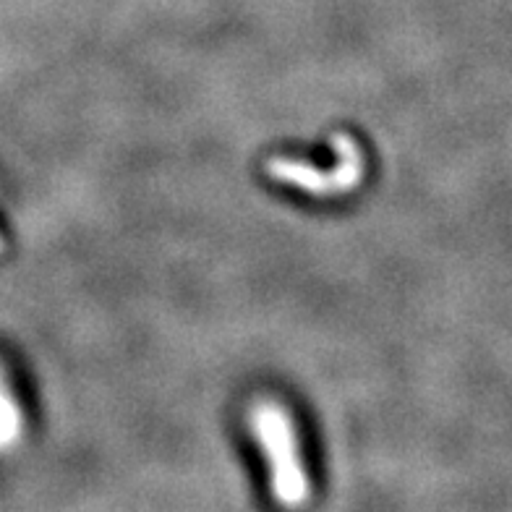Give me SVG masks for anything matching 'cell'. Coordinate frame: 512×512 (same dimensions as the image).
Returning a JSON list of instances; mask_svg holds the SVG:
<instances>
[{
  "label": "cell",
  "instance_id": "277c9868",
  "mask_svg": "<svg viewBox=\"0 0 512 512\" xmlns=\"http://www.w3.org/2000/svg\"><path fill=\"white\" fill-rule=\"evenodd\" d=\"M6 249V241H3V238H0V251Z\"/></svg>",
  "mask_w": 512,
  "mask_h": 512
},
{
  "label": "cell",
  "instance_id": "3957f363",
  "mask_svg": "<svg viewBox=\"0 0 512 512\" xmlns=\"http://www.w3.org/2000/svg\"><path fill=\"white\" fill-rule=\"evenodd\" d=\"M21 413L16 400L8 395L6 387H0V450H6L19 439Z\"/></svg>",
  "mask_w": 512,
  "mask_h": 512
},
{
  "label": "cell",
  "instance_id": "6da1fadb",
  "mask_svg": "<svg viewBox=\"0 0 512 512\" xmlns=\"http://www.w3.org/2000/svg\"><path fill=\"white\" fill-rule=\"evenodd\" d=\"M251 426L262 442L272 468V492L288 507L304 505L309 497L304 465L298 460L296 434L285 411L275 403H259L251 413Z\"/></svg>",
  "mask_w": 512,
  "mask_h": 512
},
{
  "label": "cell",
  "instance_id": "7a4b0ae2",
  "mask_svg": "<svg viewBox=\"0 0 512 512\" xmlns=\"http://www.w3.org/2000/svg\"><path fill=\"white\" fill-rule=\"evenodd\" d=\"M332 147H335L337 155V165L332 170H319L306 165V162L277 157V160L267 162V173L275 181L298 186V189L309 191L314 196L348 194L364 181V152H361L356 139H351L348 134L332 136Z\"/></svg>",
  "mask_w": 512,
  "mask_h": 512
}]
</instances>
